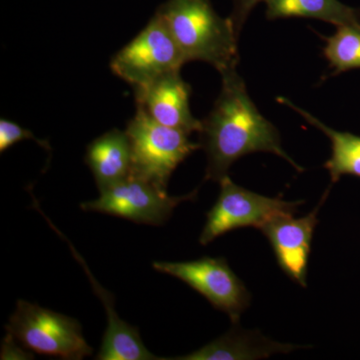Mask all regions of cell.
<instances>
[{
    "instance_id": "cell-8",
    "label": "cell",
    "mask_w": 360,
    "mask_h": 360,
    "mask_svg": "<svg viewBox=\"0 0 360 360\" xmlns=\"http://www.w3.org/2000/svg\"><path fill=\"white\" fill-rule=\"evenodd\" d=\"M99 193L97 200L80 205L84 212L104 213L135 224L160 226L170 219L180 203L195 200L198 189L186 195L170 196L146 180L130 175Z\"/></svg>"
},
{
    "instance_id": "cell-6",
    "label": "cell",
    "mask_w": 360,
    "mask_h": 360,
    "mask_svg": "<svg viewBox=\"0 0 360 360\" xmlns=\"http://www.w3.org/2000/svg\"><path fill=\"white\" fill-rule=\"evenodd\" d=\"M186 60L167 23L156 14L148 25L110 61L116 77L142 89L172 71L181 70Z\"/></svg>"
},
{
    "instance_id": "cell-5",
    "label": "cell",
    "mask_w": 360,
    "mask_h": 360,
    "mask_svg": "<svg viewBox=\"0 0 360 360\" xmlns=\"http://www.w3.org/2000/svg\"><path fill=\"white\" fill-rule=\"evenodd\" d=\"M217 202L206 213V222L200 238L201 245H207L227 232L245 227L260 229L276 217L295 215L302 200L285 201L267 198L243 188L229 175L219 181Z\"/></svg>"
},
{
    "instance_id": "cell-9",
    "label": "cell",
    "mask_w": 360,
    "mask_h": 360,
    "mask_svg": "<svg viewBox=\"0 0 360 360\" xmlns=\"http://www.w3.org/2000/svg\"><path fill=\"white\" fill-rule=\"evenodd\" d=\"M330 187L322 195L319 205L305 217L295 219L293 215L276 217L259 231L269 241L277 264L291 281L302 288L307 286V269L311 243L317 224L319 212Z\"/></svg>"
},
{
    "instance_id": "cell-14",
    "label": "cell",
    "mask_w": 360,
    "mask_h": 360,
    "mask_svg": "<svg viewBox=\"0 0 360 360\" xmlns=\"http://www.w3.org/2000/svg\"><path fill=\"white\" fill-rule=\"evenodd\" d=\"M277 101L290 106L300 113L309 124L321 130L328 137L331 142V155L323 167L330 175L331 184H336L343 175H352L360 179V135L340 132L326 127L321 120L297 108L285 97H278Z\"/></svg>"
},
{
    "instance_id": "cell-1",
    "label": "cell",
    "mask_w": 360,
    "mask_h": 360,
    "mask_svg": "<svg viewBox=\"0 0 360 360\" xmlns=\"http://www.w3.org/2000/svg\"><path fill=\"white\" fill-rule=\"evenodd\" d=\"M221 90L212 110L201 120L200 146L207 158L205 180L219 182L231 165L253 153H270L303 172L281 146V135L248 96L236 68L222 71Z\"/></svg>"
},
{
    "instance_id": "cell-7",
    "label": "cell",
    "mask_w": 360,
    "mask_h": 360,
    "mask_svg": "<svg viewBox=\"0 0 360 360\" xmlns=\"http://www.w3.org/2000/svg\"><path fill=\"white\" fill-rule=\"evenodd\" d=\"M153 267L198 291L215 309L229 315L233 326L239 323L241 314L250 307V292L225 258L205 257L193 262H155Z\"/></svg>"
},
{
    "instance_id": "cell-18",
    "label": "cell",
    "mask_w": 360,
    "mask_h": 360,
    "mask_svg": "<svg viewBox=\"0 0 360 360\" xmlns=\"http://www.w3.org/2000/svg\"><path fill=\"white\" fill-rule=\"evenodd\" d=\"M15 338L11 333H7L6 338L2 342L1 359H33L32 354L23 352L14 342Z\"/></svg>"
},
{
    "instance_id": "cell-10",
    "label": "cell",
    "mask_w": 360,
    "mask_h": 360,
    "mask_svg": "<svg viewBox=\"0 0 360 360\" xmlns=\"http://www.w3.org/2000/svg\"><path fill=\"white\" fill-rule=\"evenodd\" d=\"M136 106L155 122L186 134L200 132L201 120L191 110V87L180 75L172 71L156 78L151 84L134 90Z\"/></svg>"
},
{
    "instance_id": "cell-16",
    "label": "cell",
    "mask_w": 360,
    "mask_h": 360,
    "mask_svg": "<svg viewBox=\"0 0 360 360\" xmlns=\"http://www.w3.org/2000/svg\"><path fill=\"white\" fill-rule=\"evenodd\" d=\"M323 54L333 75L360 68V25H340L335 34L324 37Z\"/></svg>"
},
{
    "instance_id": "cell-13",
    "label": "cell",
    "mask_w": 360,
    "mask_h": 360,
    "mask_svg": "<svg viewBox=\"0 0 360 360\" xmlns=\"http://www.w3.org/2000/svg\"><path fill=\"white\" fill-rule=\"evenodd\" d=\"M84 161L98 191L115 186L131 174V146L127 131L112 129L90 142Z\"/></svg>"
},
{
    "instance_id": "cell-17",
    "label": "cell",
    "mask_w": 360,
    "mask_h": 360,
    "mask_svg": "<svg viewBox=\"0 0 360 360\" xmlns=\"http://www.w3.org/2000/svg\"><path fill=\"white\" fill-rule=\"evenodd\" d=\"M23 141L37 142L42 148L49 150V142L37 139L30 130L23 129L18 123L1 118L0 120V153H4L11 146Z\"/></svg>"
},
{
    "instance_id": "cell-12",
    "label": "cell",
    "mask_w": 360,
    "mask_h": 360,
    "mask_svg": "<svg viewBox=\"0 0 360 360\" xmlns=\"http://www.w3.org/2000/svg\"><path fill=\"white\" fill-rule=\"evenodd\" d=\"M300 345L281 343L264 338L258 331L243 330L238 324L221 338L213 340L200 349L174 360H252L269 359L277 354H290L300 349Z\"/></svg>"
},
{
    "instance_id": "cell-3",
    "label": "cell",
    "mask_w": 360,
    "mask_h": 360,
    "mask_svg": "<svg viewBox=\"0 0 360 360\" xmlns=\"http://www.w3.org/2000/svg\"><path fill=\"white\" fill-rule=\"evenodd\" d=\"M131 146V176L146 180L162 191L174 170L200 143L191 141L189 134L155 122L141 108L127 123Z\"/></svg>"
},
{
    "instance_id": "cell-19",
    "label": "cell",
    "mask_w": 360,
    "mask_h": 360,
    "mask_svg": "<svg viewBox=\"0 0 360 360\" xmlns=\"http://www.w3.org/2000/svg\"><path fill=\"white\" fill-rule=\"evenodd\" d=\"M260 1H266V0H238V2H236L238 8H236V15H234V18H232V20H233L234 25H236L238 33L239 30L243 27V23H245L251 9Z\"/></svg>"
},
{
    "instance_id": "cell-2",
    "label": "cell",
    "mask_w": 360,
    "mask_h": 360,
    "mask_svg": "<svg viewBox=\"0 0 360 360\" xmlns=\"http://www.w3.org/2000/svg\"><path fill=\"white\" fill-rule=\"evenodd\" d=\"M161 16L186 63L205 61L219 72L238 65V32L233 20L219 18L207 0H170Z\"/></svg>"
},
{
    "instance_id": "cell-11",
    "label": "cell",
    "mask_w": 360,
    "mask_h": 360,
    "mask_svg": "<svg viewBox=\"0 0 360 360\" xmlns=\"http://www.w3.org/2000/svg\"><path fill=\"white\" fill-rule=\"evenodd\" d=\"M47 222L58 234H60L61 238L65 239L70 246L71 252L75 255V259L82 264L84 270L86 272L91 286L99 300L103 302L104 309L108 314V328L103 338L101 349L96 356L98 360H160L162 357H158L151 354L144 345L141 335L137 328L130 326L129 323L122 321L115 309V300L105 290H103L94 276H91L89 267L85 264L84 260L78 255L75 248L65 238V236L58 231L56 226L51 224V220L47 219Z\"/></svg>"
},
{
    "instance_id": "cell-15",
    "label": "cell",
    "mask_w": 360,
    "mask_h": 360,
    "mask_svg": "<svg viewBox=\"0 0 360 360\" xmlns=\"http://www.w3.org/2000/svg\"><path fill=\"white\" fill-rule=\"evenodd\" d=\"M269 20L315 18L336 26L360 25L359 14L338 0H266Z\"/></svg>"
},
{
    "instance_id": "cell-4",
    "label": "cell",
    "mask_w": 360,
    "mask_h": 360,
    "mask_svg": "<svg viewBox=\"0 0 360 360\" xmlns=\"http://www.w3.org/2000/svg\"><path fill=\"white\" fill-rule=\"evenodd\" d=\"M6 329L23 347L46 356L82 360L94 352L77 319L25 300H18Z\"/></svg>"
}]
</instances>
